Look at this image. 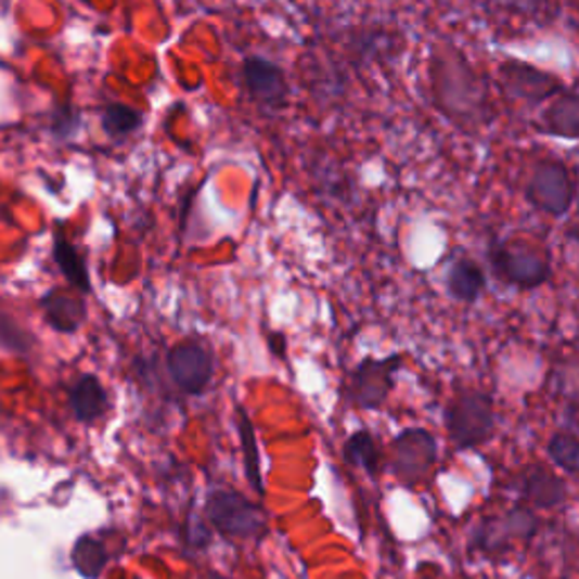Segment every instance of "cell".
<instances>
[{"label":"cell","instance_id":"cell-1","mask_svg":"<svg viewBox=\"0 0 579 579\" xmlns=\"http://www.w3.org/2000/svg\"><path fill=\"white\" fill-rule=\"evenodd\" d=\"M430 80L437 107L460 125L487 120V87L455 48L433 50Z\"/></svg>","mask_w":579,"mask_h":579},{"label":"cell","instance_id":"cell-2","mask_svg":"<svg viewBox=\"0 0 579 579\" xmlns=\"http://www.w3.org/2000/svg\"><path fill=\"white\" fill-rule=\"evenodd\" d=\"M493 272L518 290H537L552 276L550 254L528 241H496L489 247Z\"/></svg>","mask_w":579,"mask_h":579},{"label":"cell","instance_id":"cell-3","mask_svg":"<svg viewBox=\"0 0 579 579\" xmlns=\"http://www.w3.org/2000/svg\"><path fill=\"white\" fill-rule=\"evenodd\" d=\"M443 421L458 449H476L493 430V401L480 389H464L446 406Z\"/></svg>","mask_w":579,"mask_h":579},{"label":"cell","instance_id":"cell-4","mask_svg":"<svg viewBox=\"0 0 579 579\" xmlns=\"http://www.w3.org/2000/svg\"><path fill=\"white\" fill-rule=\"evenodd\" d=\"M528 202L552 218H564L575 204V181L564 162L543 159L532 168L528 186Z\"/></svg>","mask_w":579,"mask_h":579},{"label":"cell","instance_id":"cell-5","mask_svg":"<svg viewBox=\"0 0 579 579\" xmlns=\"http://www.w3.org/2000/svg\"><path fill=\"white\" fill-rule=\"evenodd\" d=\"M206 514L218 532L229 539H258L268 530L266 514L252 500L235 491H216L208 498Z\"/></svg>","mask_w":579,"mask_h":579},{"label":"cell","instance_id":"cell-6","mask_svg":"<svg viewBox=\"0 0 579 579\" xmlns=\"http://www.w3.org/2000/svg\"><path fill=\"white\" fill-rule=\"evenodd\" d=\"M403 364L401 356L364 358L349 376L347 399L362 410H378L394 389V376Z\"/></svg>","mask_w":579,"mask_h":579},{"label":"cell","instance_id":"cell-7","mask_svg":"<svg viewBox=\"0 0 579 579\" xmlns=\"http://www.w3.org/2000/svg\"><path fill=\"white\" fill-rule=\"evenodd\" d=\"M437 462V439L424 428H408L391 443V473L406 485L424 480Z\"/></svg>","mask_w":579,"mask_h":579},{"label":"cell","instance_id":"cell-8","mask_svg":"<svg viewBox=\"0 0 579 579\" xmlns=\"http://www.w3.org/2000/svg\"><path fill=\"white\" fill-rule=\"evenodd\" d=\"M166 370L183 394L197 397L214 378V356H210L204 342L183 339L168 351Z\"/></svg>","mask_w":579,"mask_h":579},{"label":"cell","instance_id":"cell-9","mask_svg":"<svg viewBox=\"0 0 579 579\" xmlns=\"http://www.w3.org/2000/svg\"><path fill=\"white\" fill-rule=\"evenodd\" d=\"M498 77H500V87H503L510 100L528 102V104H541L566 89L559 77H555L543 68H537L532 64H523L516 60H507L500 64Z\"/></svg>","mask_w":579,"mask_h":579},{"label":"cell","instance_id":"cell-10","mask_svg":"<svg viewBox=\"0 0 579 579\" xmlns=\"http://www.w3.org/2000/svg\"><path fill=\"white\" fill-rule=\"evenodd\" d=\"M243 85L249 98L266 110H283L287 104V80L283 68L260 55H249L243 60Z\"/></svg>","mask_w":579,"mask_h":579},{"label":"cell","instance_id":"cell-11","mask_svg":"<svg viewBox=\"0 0 579 579\" xmlns=\"http://www.w3.org/2000/svg\"><path fill=\"white\" fill-rule=\"evenodd\" d=\"M537 129L545 137L575 141L579 137V98L572 89H564L539 116Z\"/></svg>","mask_w":579,"mask_h":579},{"label":"cell","instance_id":"cell-12","mask_svg":"<svg viewBox=\"0 0 579 579\" xmlns=\"http://www.w3.org/2000/svg\"><path fill=\"white\" fill-rule=\"evenodd\" d=\"M446 293H449L455 301L462 304H476L487 287L485 270L471 258H455L449 262L443 274Z\"/></svg>","mask_w":579,"mask_h":579},{"label":"cell","instance_id":"cell-13","mask_svg":"<svg viewBox=\"0 0 579 579\" xmlns=\"http://www.w3.org/2000/svg\"><path fill=\"white\" fill-rule=\"evenodd\" d=\"M48 324L60 333H75L87 318V304L82 297H73L64 290H50L41 301Z\"/></svg>","mask_w":579,"mask_h":579},{"label":"cell","instance_id":"cell-14","mask_svg":"<svg viewBox=\"0 0 579 579\" xmlns=\"http://www.w3.org/2000/svg\"><path fill=\"white\" fill-rule=\"evenodd\" d=\"M520 493L535 507H557L566 500V485L548 468L532 466L520 476Z\"/></svg>","mask_w":579,"mask_h":579},{"label":"cell","instance_id":"cell-15","mask_svg":"<svg viewBox=\"0 0 579 579\" xmlns=\"http://www.w3.org/2000/svg\"><path fill=\"white\" fill-rule=\"evenodd\" d=\"M70 408L75 412V416L80 421H95L100 419L104 412L110 408V399H107V391H104L102 383L87 374L80 381H77L70 389Z\"/></svg>","mask_w":579,"mask_h":579},{"label":"cell","instance_id":"cell-16","mask_svg":"<svg viewBox=\"0 0 579 579\" xmlns=\"http://www.w3.org/2000/svg\"><path fill=\"white\" fill-rule=\"evenodd\" d=\"M55 260L57 266L62 270V274L66 276V281L75 287L80 290V293H91V276H89V268L85 258L80 256V252H77L73 247V243L66 239L64 231H57L55 235Z\"/></svg>","mask_w":579,"mask_h":579},{"label":"cell","instance_id":"cell-17","mask_svg":"<svg viewBox=\"0 0 579 579\" xmlns=\"http://www.w3.org/2000/svg\"><path fill=\"white\" fill-rule=\"evenodd\" d=\"M100 123H102L104 134H107L114 141H123V139H127L131 134H137V131L145 123V116H143V112L129 107V104L112 102V104H107V107L102 110Z\"/></svg>","mask_w":579,"mask_h":579},{"label":"cell","instance_id":"cell-18","mask_svg":"<svg viewBox=\"0 0 579 579\" xmlns=\"http://www.w3.org/2000/svg\"><path fill=\"white\" fill-rule=\"evenodd\" d=\"M345 460L353 466H360L364 471L374 473L378 468V446L374 441V437L366 433V430H358L353 433L347 443H345V451H342Z\"/></svg>","mask_w":579,"mask_h":579},{"label":"cell","instance_id":"cell-19","mask_svg":"<svg viewBox=\"0 0 579 579\" xmlns=\"http://www.w3.org/2000/svg\"><path fill=\"white\" fill-rule=\"evenodd\" d=\"M239 430H241V443H243V458H245V471H247V480L249 485L262 493V478H260V464H258V443H256V430L252 426V421L247 412L241 408L239 410Z\"/></svg>","mask_w":579,"mask_h":579},{"label":"cell","instance_id":"cell-20","mask_svg":"<svg viewBox=\"0 0 579 579\" xmlns=\"http://www.w3.org/2000/svg\"><path fill=\"white\" fill-rule=\"evenodd\" d=\"M548 455L568 476H575L579 468V443L572 433H557L548 443Z\"/></svg>","mask_w":579,"mask_h":579},{"label":"cell","instance_id":"cell-21","mask_svg":"<svg viewBox=\"0 0 579 579\" xmlns=\"http://www.w3.org/2000/svg\"><path fill=\"white\" fill-rule=\"evenodd\" d=\"M73 562L85 577L95 579L102 572L104 564H107V552H104L102 543L93 539H82L73 550Z\"/></svg>","mask_w":579,"mask_h":579},{"label":"cell","instance_id":"cell-22","mask_svg":"<svg viewBox=\"0 0 579 579\" xmlns=\"http://www.w3.org/2000/svg\"><path fill=\"white\" fill-rule=\"evenodd\" d=\"M77 127H80V114H77L73 107H68V104H64L55 120V134H60L62 139H68L75 134Z\"/></svg>","mask_w":579,"mask_h":579},{"label":"cell","instance_id":"cell-23","mask_svg":"<svg viewBox=\"0 0 579 579\" xmlns=\"http://www.w3.org/2000/svg\"><path fill=\"white\" fill-rule=\"evenodd\" d=\"M498 5L516 14H539L545 8V0H498Z\"/></svg>","mask_w":579,"mask_h":579},{"label":"cell","instance_id":"cell-24","mask_svg":"<svg viewBox=\"0 0 579 579\" xmlns=\"http://www.w3.org/2000/svg\"><path fill=\"white\" fill-rule=\"evenodd\" d=\"M270 349H272L279 358L285 356V335H283V333H272V335H270Z\"/></svg>","mask_w":579,"mask_h":579},{"label":"cell","instance_id":"cell-25","mask_svg":"<svg viewBox=\"0 0 579 579\" xmlns=\"http://www.w3.org/2000/svg\"><path fill=\"white\" fill-rule=\"evenodd\" d=\"M202 579H229V577H224V575H220V572H206Z\"/></svg>","mask_w":579,"mask_h":579},{"label":"cell","instance_id":"cell-26","mask_svg":"<svg viewBox=\"0 0 579 579\" xmlns=\"http://www.w3.org/2000/svg\"><path fill=\"white\" fill-rule=\"evenodd\" d=\"M421 579H428V577H421Z\"/></svg>","mask_w":579,"mask_h":579}]
</instances>
